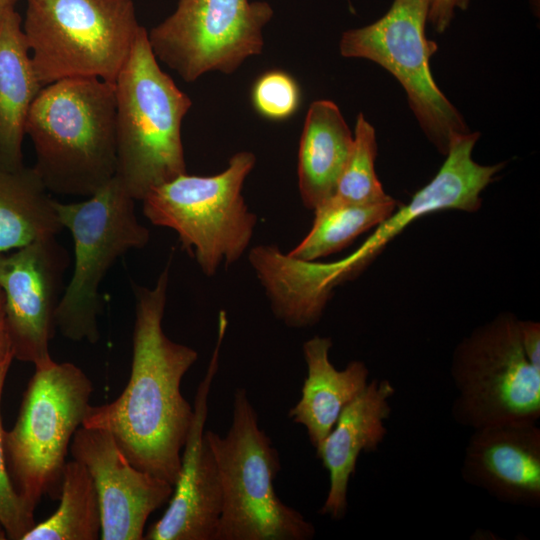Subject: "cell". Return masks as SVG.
Segmentation results:
<instances>
[{"instance_id": "cell-26", "label": "cell", "mask_w": 540, "mask_h": 540, "mask_svg": "<svg viewBox=\"0 0 540 540\" xmlns=\"http://www.w3.org/2000/svg\"><path fill=\"white\" fill-rule=\"evenodd\" d=\"M8 371L9 368H5L0 372V523L5 529L7 539L21 540L36 522L34 510L18 494L7 466L1 399Z\"/></svg>"}, {"instance_id": "cell-13", "label": "cell", "mask_w": 540, "mask_h": 540, "mask_svg": "<svg viewBox=\"0 0 540 540\" xmlns=\"http://www.w3.org/2000/svg\"><path fill=\"white\" fill-rule=\"evenodd\" d=\"M480 137L478 131L454 136L446 159L435 177L418 190L409 203L402 205L380 224L350 255L320 264L324 283L335 289L358 276L408 225L418 218L441 210L475 212L481 207V193L493 181L504 163L481 165L472 158Z\"/></svg>"}, {"instance_id": "cell-19", "label": "cell", "mask_w": 540, "mask_h": 540, "mask_svg": "<svg viewBox=\"0 0 540 540\" xmlns=\"http://www.w3.org/2000/svg\"><path fill=\"white\" fill-rule=\"evenodd\" d=\"M44 86L35 71L20 15L0 18V164L23 166L22 142L29 109Z\"/></svg>"}, {"instance_id": "cell-14", "label": "cell", "mask_w": 540, "mask_h": 540, "mask_svg": "<svg viewBox=\"0 0 540 540\" xmlns=\"http://www.w3.org/2000/svg\"><path fill=\"white\" fill-rule=\"evenodd\" d=\"M227 328L220 311L218 337L207 372L197 388L193 420L181 454L179 476L169 505L144 534L147 540H214L222 506V491L216 459L205 424L208 398L216 376L219 351Z\"/></svg>"}, {"instance_id": "cell-27", "label": "cell", "mask_w": 540, "mask_h": 540, "mask_svg": "<svg viewBox=\"0 0 540 540\" xmlns=\"http://www.w3.org/2000/svg\"><path fill=\"white\" fill-rule=\"evenodd\" d=\"M470 0H429L427 21L438 33L450 25L456 9L466 10Z\"/></svg>"}, {"instance_id": "cell-9", "label": "cell", "mask_w": 540, "mask_h": 540, "mask_svg": "<svg viewBox=\"0 0 540 540\" xmlns=\"http://www.w3.org/2000/svg\"><path fill=\"white\" fill-rule=\"evenodd\" d=\"M451 377L457 396L453 419L472 430L504 423H537L540 371L527 360L519 319L502 312L456 346Z\"/></svg>"}, {"instance_id": "cell-12", "label": "cell", "mask_w": 540, "mask_h": 540, "mask_svg": "<svg viewBox=\"0 0 540 540\" xmlns=\"http://www.w3.org/2000/svg\"><path fill=\"white\" fill-rule=\"evenodd\" d=\"M69 255L55 236L0 254V288L14 359L35 368L54 361L49 344Z\"/></svg>"}, {"instance_id": "cell-30", "label": "cell", "mask_w": 540, "mask_h": 540, "mask_svg": "<svg viewBox=\"0 0 540 540\" xmlns=\"http://www.w3.org/2000/svg\"><path fill=\"white\" fill-rule=\"evenodd\" d=\"M17 0H0V18L7 12L14 10Z\"/></svg>"}, {"instance_id": "cell-10", "label": "cell", "mask_w": 540, "mask_h": 540, "mask_svg": "<svg viewBox=\"0 0 540 540\" xmlns=\"http://www.w3.org/2000/svg\"><path fill=\"white\" fill-rule=\"evenodd\" d=\"M428 10L429 0H393L374 23L345 31L339 48L344 57L368 59L389 71L403 86L428 140L446 155L452 137L470 130L430 71L437 44L425 34Z\"/></svg>"}, {"instance_id": "cell-15", "label": "cell", "mask_w": 540, "mask_h": 540, "mask_svg": "<svg viewBox=\"0 0 540 540\" xmlns=\"http://www.w3.org/2000/svg\"><path fill=\"white\" fill-rule=\"evenodd\" d=\"M74 460L93 479L99 500L101 540H141L148 517L173 492V485L133 466L112 435L81 426L70 445Z\"/></svg>"}, {"instance_id": "cell-23", "label": "cell", "mask_w": 540, "mask_h": 540, "mask_svg": "<svg viewBox=\"0 0 540 540\" xmlns=\"http://www.w3.org/2000/svg\"><path fill=\"white\" fill-rule=\"evenodd\" d=\"M60 504L44 521L35 524L21 540H96L102 519L97 491L86 467L71 460L64 468Z\"/></svg>"}, {"instance_id": "cell-24", "label": "cell", "mask_w": 540, "mask_h": 540, "mask_svg": "<svg viewBox=\"0 0 540 540\" xmlns=\"http://www.w3.org/2000/svg\"><path fill=\"white\" fill-rule=\"evenodd\" d=\"M376 156L375 130L360 113L356 119L353 145L333 197L351 204H370L390 198L377 177Z\"/></svg>"}, {"instance_id": "cell-28", "label": "cell", "mask_w": 540, "mask_h": 540, "mask_svg": "<svg viewBox=\"0 0 540 540\" xmlns=\"http://www.w3.org/2000/svg\"><path fill=\"white\" fill-rule=\"evenodd\" d=\"M519 335L528 362L540 371V324L536 321L519 319Z\"/></svg>"}, {"instance_id": "cell-4", "label": "cell", "mask_w": 540, "mask_h": 540, "mask_svg": "<svg viewBox=\"0 0 540 540\" xmlns=\"http://www.w3.org/2000/svg\"><path fill=\"white\" fill-rule=\"evenodd\" d=\"M222 491L214 540H309L314 525L283 503L274 489L280 457L258 424V414L244 388L233 397L225 436L206 430Z\"/></svg>"}, {"instance_id": "cell-20", "label": "cell", "mask_w": 540, "mask_h": 540, "mask_svg": "<svg viewBox=\"0 0 540 540\" xmlns=\"http://www.w3.org/2000/svg\"><path fill=\"white\" fill-rule=\"evenodd\" d=\"M353 145L338 106L314 101L306 114L298 151V187L305 208L315 210L335 194Z\"/></svg>"}, {"instance_id": "cell-2", "label": "cell", "mask_w": 540, "mask_h": 540, "mask_svg": "<svg viewBox=\"0 0 540 540\" xmlns=\"http://www.w3.org/2000/svg\"><path fill=\"white\" fill-rule=\"evenodd\" d=\"M25 133L49 192L91 196L116 172L114 83L73 77L45 85L29 109Z\"/></svg>"}, {"instance_id": "cell-16", "label": "cell", "mask_w": 540, "mask_h": 540, "mask_svg": "<svg viewBox=\"0 0 540 540\" xmlns=\"http://www.w3.org/2000/svg\"><path fill=\"white\" fill-rule=\"evenodd\" d=\"M463 480L512 505H540V428L504 423L473 429L461 466Z\"/></svg>"}, {"instance_id": "cell-22", "label": "cell", "mask_w": 540, "mask_h": 540, "mask_svg": "<svg viewBox=\"0 0 540 540\" xmlns=\"http://www.w3.org/2000/svg\"><path fill=\"white\" fill-rule=\"evenodd\" d=\"M397 208L390 197L370 204H351L331 197L314 210V220L308 234L294 247L289 256L316 261L347 247L364 232L376 227Z\"/></svg>"}, {"instance_id": "cell-21", "label": "cell", "mask_w": 540, "mask_h": 540, "mask_svg": "<svg viewBox=\"0 0 540 540\" xmlns=\"http://www.w3.org/2000/svg\"><path fill=\"white\" fill-rule=\"evenodd\" d=\"M54 201L34 167L0 164V254L62 231Z\"/></svg>"}, {"instance_id": "cell-17", "label": "cell", "mask_w": 540, "mask_h": 540, "mask_svg": "<svg viewBox=\"0 0 540 540\" xmlns=\"http://www.w3.org/2000/svg\"><path fill=\"white\" fill-rule=\"evenodd\" d=\"M395 394L388 380L369 381L364 391L340 414L336 424L315 448L329 474V489L319 510L332 520H341L348 507L347 493L357 460L362 452L376 451L388 430L385 421L390 417L389 399Z\"/></svg>"}, {"instance_id": "cell-31", "label": "cell", "mask_w": 540, "mask_h": 540, "mask_svg": "<svg viewBox=\"0 0 540 540\" xmlns=\"http://www.w3.org/2000/svg\"><path fill=\"white\" fill-rule=\"evenodd\" d=\"M5 539H7V535H6L5 529L0 523V540H5Z\"/></svg>"}, {"instance_id": "cell-25", "label": "cell", "mask_w": 540, "mask_h": 540, "mask_svg": "<svg viewBox=\"0 0 540 540\" xmlns=\"http://www.w3.org/2000/svg\"><path fill=\"white\" fill-rule=\"evenodd\" d=\"M251 99L255 110L270 120H284L299 108L301 94L296 80L281 70L262 74L254 83Z\"/></svg>"}, {"instance_id": "cell-6", "label": "cell", "mask_w": 540, "mask_h": 540, "mask_svg": "<svg viewBox=\"0 0 540 540\" xmlns=\"http://www.w3.org/2000/svg\"><path fill=\"white\" fill-rule=\"evenodd\" d=\"M255 162L252 152L241 151L216 175L183 173L141 200L144 216L155 226L174 230L208 277L220 265L236 263L251 242L257 216L248 209L242 187Z\"/></svg>"}, {"instance_id": "cell-3", "label": "cell", "mask_w": 540, "mask_h": 540, "mask_svg": "<svg viewBox=\"0 0 540 540\" xmlns=\"http://www.w3.org/2000/svg\"><path fill=\"white\" fill-rule=\"evenodd\" d=\"M115 177L134 200L186 173L182 121L191 99L159 66L141 26L114 83Z\"/></svg>"}, {"instance_id": "cell-7", "label": "cell", "mask_w": 540, "mask_h": 540, "mask_svg": "<svg viewBox=\"0 0 540 540\" xmlns=\"http://www.w3.org/2000/svg\"><path fill=\"white\" fill-rule=\"evenodd\" d=\"M92 393L91 380L73 363L52 361L35 368L17 420L4 432L11 480L32 510L46 495L59 497L66 456Z\"/></svg>"}, {"instance_id": "cell-29", "label": "cell", "mask_w": 540, "mask_h": 540, "mask_svg": "<svg viewBox=\"0 0 540 540\" xmlns=\"http://www.w3.org/2000/svg\"><path fill=\"white\" fill-rule=\"evenodd\" d=\"M13 359L14 353L4 310V294L0 288V372L5 368H10Z\"/></svg>"}, {"instance_id": "cell-18", "label": "cell", "mask_w": 540, "mask_h": 540, "mask_svg": "<svg viewBox=\"0 0 540 540\" xmlns=\"http://www.w3.org/2000/svg\"><path fill=\"white\" fill-rule=\"evenodd\" d=\"M332 339L314 336L302 345L307 366L301 397L288 411V417L305 427L308 439L317 448L336 424L343 410L367 387L369 369L353 360L338 370L329 358Z\"/></svg>"}, {"instance_id": "cell-11", "label": "cell", "mask_w": 540, "mask_h": 540, "mask_svg": "<svg viewBox=\"0 0 540 540\" xmlns=\"http://www.w3.org/2000/svg\"><path fill=\"white\" fill-rule=\"evenodd\" d=\"M272 16L264 1L179 0L147 36L157 60L193 82L210 71L231 74L260 54L263 28Z\"/></svg>"}, {"instance_id": "cell-1", "label": "cell", "mask_w": 540, "mask_h": 540, "mask_svg": "<svg viewBox=\"0 0 540 540\" xmlns=\"http://www.w3.org/2000/svg\"><path fill=\"white\" fill-rule=\"evenodd\" d=\"M168 282L169 266L152 288L134 286L129 380L115 400L90 406L82 426L108 431L133 466L174 486L193 420L181 382L198 352L163 331Z\"/></svg>"}, {"instance_id": "cell-8", "label": "cell", "mask_w": 540, "mask_h": 540, "mask_svg": "<svg viewBox=\"0 0 540 540\" xmlns=\"http://www.w3.org/2000/svg\"><path fill=\"white\" fill-rule=\"evenodd\" d=\"M135 201L115 176L84 201H54L74 244L73 272L56 313L57 329L69 340H99L102 280L120 256L149 242L150 232L138 221Z\"/></svg>"}, {"instance_id": "cell-5", "label": "cell", "mask_w": 540, "mask_h": 540, "mask_svg": "<svg viewBox=\"0 0 540 540\" xmlns=\"http://www.w3.org/2000/svg\"><path fill=\"white\" fill-rule=\"evenodd\" d=\"M140 28L132 0H27L22 21L43 86L73 77L115 83Z\"/></svg>"}]
</instances>
